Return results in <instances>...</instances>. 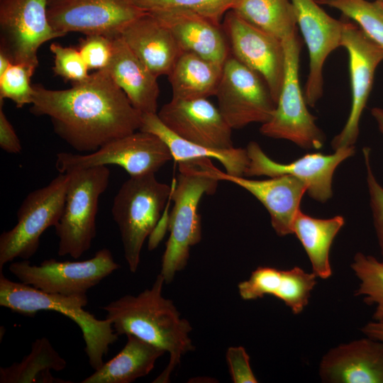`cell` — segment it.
<instances>
[{"instance_id":"25","label":"cell","mask_w":383,"mask_h":383,"mask_svg":"<svg viewBox=\"0 0 383 383\" xmlns=\"http://www.w3.org/2000/svg\"><path fill=\"white\" fill-rule=\"evenodd\" d=\"M123 348L104 362L82 383H130L148 375L165 352L139 338L128 334Z\"/></svg>"},{"instance_id":"44","label":"cell","mask_w":383,"mask_h":383,"mask_svg":"<svg viewBox=\"0 0 383 383\" xmlns=\"http://www.w3.org/2000/svg\"><path fill=\"white\" fill-rule=\"evenodd\" d=\"M61 1V0H50V4H52L55 2H57V1Z\"/></svg>"},{"instance_id":"21","label":"cell","mask_w":383,"mask_h":383,"mask_svg":"<svg viewBox=\"0 0 383 383\" xmlns=\"http://www.w3.org/2000/svg\"><path fill=\"white\" fill-rule=\"evenodd\" d=\"M148 13L170 29L182 52L194 53L221 65L231 55L222 24L185 10Z\"/></svg>"},{"instance_id":"14","label":"cell","mask_w":383,"mask_h":383,"mask_svg":"<svg viewBox=\"0 0 383 383\" xmlns=\"http://www.w3.org/2000/svg\"><path fill=\"white\" fill-rule=\"evenodd\" d=\"M231 55L265 81L277 104L284 78L282 40L242 19L233 11L222 23Z\"/></svg>"},{"instance_id":"2","label":"cell","mask_w":383,"mask_h":383,"mask_svg":"<svg viewBox=\"0 0 383 383\" xmlns=\"http://www.w3.org/2000/svg\"><path fill=\"white\" fill-rule=\"evenodd\" d=\"M163 277L137 295L126 294L101 309L118 335H133L170 354L169 363L153 382H168L182 357L194 350L190 323L162 295Z\"/></svg>"},{"instance_id":"15","label":"cell","mask_w":383,"mask_h":383,"mask_svg":"<svg viewBox=\"0 0 383 383\" xmlns=\"http://www.w3.org/2000/svg\"><path fill=\"white\" fill-rule=\"evenodd\" d=\"M132 0H61L49 5L51 26L65 35L70 32L115 38L144 14Z\"/></svg>"},{"instance_id":"4","label":"cell","mask_w":383,"mask_h":383,"mask_svg":"<svg viewBox=\"0 0 383 383\" xmlns=\"http://www.w3.org/2000/svg\"><path fill=\"white\" fill-rule=\"evenodd\" d=\"M87 303V294L45 293L25 283L13 282L0 272V306L29 317L41 310L54 311L73 321L82 333L89 364L96 370L104 365L109 345L118 335L109 319L99 320L84 309Z\"/></svg>"},{"instance_id":"10","label":"cell","mask_w":383,"mask_h":383,"mask_svg":"<svg viewBox=\"0 0 383 383\" xmlns=\"http://www.w3.org/2000/svg\"><path fill=\"white\" fill-rule=\"evenodd\" d=\"M56 157L55 167L60 173L115 165L124 169L130 177L155 173L173 159L169 148L158 136L140 130L112 140L93 152H62Z\"/></svg>"},{"instance_id":"26","label":"cell","mask_w":383,"mask_h":383,"mask_svg":"<svg viewBox=\"0 0 383 383\" xmlns=\"http://www.w3.org/2000/svg\"><path fill=\"white\" fill-rule=\"evenodd\" d=\"M223 66L192 52H183L167 75L172 98L192 100L216 96Z\"/></svg>"},{"instance_id":"34","label":"cell","mask_w":383,"mask_h":383,"mask_svg":"<svg viewBox=\"0 0 383 383\" xmlns=\"http://www.w3.org/2000/svg\"><path fill=\"white\" fill-rule=\"evenodd\" d=\"M35 69L20 63H12L0 75V100L9 99L17 108L31 104L33 87L30 79Z\"/></svg>"},{"instance_id":"16","label":"cell","mask_w":383,"mask_h":383,"mask_svg":"<svg viewBox=\"0 0 383 383\" xmlns=\"http://www.w3.org/2000/svg\"><path fill=\"white\" fill-rule=\"evenodd\" d=\"M246 150L249 163L244 177L292 175L304 183L311 198L325 203L333 196L332 180L336 168L354 155L355 147L340 148L331 155L308 153L288 164L270 158L255 141L248 143Z\"/></svg>"},{"instance_id":"9","label":"cell","mask_w":383,"mask_h":383,"mask_svg":"<svg viewBox=\"0 0 383 383\" xmlns=\"http://www.w3.org/2000/svg\"><path fill=\"white\" fill-rule=\"evenodd\" d=\"M120 268L107 248L82 261L43 260L39 265L28 260L13 262L9 270L21 282L49 294L66 296L86 294L102 279Z\"/></svg>"},{"instance_id":"39","label":"cell","mask_w":383,"mask_h":383,"mask_svg":"<svg viewBox=\"0 0 383 383\" xmlns=\"http://www.w3.org/2000/svg\"><path fill=\"white\" fill-rule=\"evenodd\" d=\"M4 100H0V147L5 152L18 154L22 150L21 141L3 109Z\"/></svg>"},{"instance_id":"6","label":"cell","mask_w":383,"mask_h":383,"mask_svg":"<svg viewBox=\"0 0 383 383\" xmlns=\"http://www.w3.org/2000/svg\"><path fill=\"white\" fill-rule=\"evenodd\" d=\"M65 202L55 226L58 238L57 254L78 259L89 250L96 237L99 200L110 178L106 166L69 170Z\"/></svg>"},{"instance_id":"23","label":"cell","mask_w":383,"mask_h":383,"mask_svg":"<svg viewBox=\"0 0 383 383\" xmlns=\"http://www.w3.org/2000/svg\"><path fill=\"white\" fill-rule=\"evenodd\" d=\"M106 70L141 113H157V77L138 58L121 35L113 39V54Z\"/></svg>"},{"instance_id":"13","label":"cell","mask_w":383,"mask_h":383,"mask_svg":"<svg viewBox=\"0 0 383 383\" xmlns=\"http://www.w3.org/2000/svg\"><path fill=\"white\" fill-rule=\"evenodd\" d=\"M50 0H0L1 45L13 63L35 69L38 50L50 40L63 35L51 26Z\"/></svg>"},{"instance_id":"22","label":"cell","mask_w":383,"mask_h":383,"mask_svg":"<svg viewBox=\"0 0 383 383\" xmlns=\"http://www.w3.org/2000/svg\"><path fill=\"white\" fill-rule=\"evenodd\" d=\"M120 35L157 77L167 76L183 53L170 29L148 12L128 24Z\"/></svg>"},{"instance_id":"8","label":"cell","mask_w":383,"mask_h":383,"mask_svg":"<svg viewBox=\"0 0 383 383\" xmlns=\"http://www.w3.org/2000/svg\"><path fill=\"white\" fill-rule=\"evenodd\" d=\"M68 180L67 173H60L23 199L17 211L16 224L0 235V272L14 259L28 260L35 254L42 234L55 227L61 218Z\"/></svg>"},{"instance_id":"17","label":"cell","mask_w":383,"mask_h":383,"mask_svg":"<svg viewBox=\"0 0 383 383\" xmlns=\"http://www.w3.org/2000/svg\"><path fill=\"white\" fill-rule=\"evenodd\" d=\"M291 1L309 55L304 95L307 105L313 107L323 94L324 63L330 54L340 47L344 20L328 15L316 0Z\"/></svg>"},{"instance_id":"28","label":"cell","mask_w":383,"mask_h":383,"mask_svg":"<svg viewBox=\"0 0 383 383\" xmlns=\"http://www.w3.org/2000/svg\"><path fill=\"white\" fill-rule=\"evenodd\" d=\"M67 362L54 349L49 340L43 337L32 343L30 353L20 362L0 368L1 383H67L55 378L51 370H64Z\"/></svg>"},{"instance_id":"24","label":"cell","mask_w":383,"mask_h":383,"mask_svg":"<svg viewBox=\"0 0 383 383\" xmlns=\"http://www.w3.org/2000/svg\"><path fill=\"white\" fill-rule=\"evenodd\" d=\"M140 131L158 136L169 148L172 158L179 162L195 159H216L221 163L227 174L243 176L249 163L246 148H211L183 139L167 128L157 113L142 114Z\"/></svg>"},{"instance_id":"20","label":"cell","mask_w":383,"mask_h":383,"mask_svg":"<svg viewBox=\"0 0 383 383\" xmlns=\"http://www.w3.org/2000/svg\"><path fill=\"white\" fill-rule=\"evenodd\" d=\"M318 374L326 383H383V343L366 336L331 348Z\"/></svg>"},{"instance_id":"29","label":"cell","mask_w":383,"mask_h":383,"mask_svg":"<svg viewBox=\"0 0 383 383\" xmlns=\"http://www.w3.org/2000/svg\"><path fill=\"white\" fill-rule=\"evenodd\" d=\"M231 11L248 23L282 40L297 30L291 0H241Z\"/></svg>"},{"instance_id":"45","label":"cell","mask_w":383,"mask_h":383,"mask_svg":"<svg viewBox=\"0 0 383 383\" xmlns=\"http://www.w3.org/2000/svg\"><path fill=\"white\" fill-rule=\"evenodd\" d=\"M382 1H383V0H382Z\"/></svg>"},{"instance_id":"41","label":"cell","mask_w":383,"mask_h":383,"mask_svg":"<svg viewBox=\"0 0 383 383\" xmlns=\"http://www.w3.org/2000/svg\"><path fill=\"white\" fill-rule=\"evenodd\" d=\"M365 336L377 340L383 343V318L369 321L361 328Z\"/></svg>"},{"instance_id":"11","label":"cell","mask_w":383,"mask_h":383,"mask_svg":"<svg viewBox=\"0 0 383 383\" xmlns=\"http://www.w3.org/2000/svg\"><path fill=\"white\" fill-rule=\"evenodd\" d=\"M218 108L232 129L267 122L276 108L263 79L232 55L226 59L216 94Z\"/></svg>"},{"instance_id":"32","label":"cell","mask_w":383,"mask_h":383,"mask_svg":"<svg viewBox=\"0 0 383 383\" xmlns=\"http://www.w3.org/2000/svg\"><path fill=\"white\" fill-rule=\"evenodd\" d=\"M316 278L313 272H307L297 266L281 270L272 296L282 301L293 313L299 314L309 303Z\"/></svg>"},{"instance_id":"3","label":"cell","mask_w":383,"mask_h":383,"mask_svg":"<svg viewBox=\"0 0 383 383\" xmlns=\"http://www.w3.org/2000/svg\"><path fill=\"white\" fill-rule=\"evenodd\" d=\"M219 180L204 165L201 159L179 162V175L170 198L173 208L168 217L170 236L162 257L160 274L170 284L188 262L190 248L201 240L199 201L213 194Z\"/></svg>"},{"instance_id":"38","label":"cell","mask_w":383,"mask_h":383,"mask_svg":"<svg viewBox=\"0 0 383 383\" xmlns=\"http://www.w3.org/2000/svg\"><path fill=\"white\" fill-rule=\"evenodd\" d=\"M226 360L234 383H257L250 365V357L243 346H232L226 351Z\"/></svg>"},{"instance_id":"7","label":"cell","mask_w":383,"mask_h":383,"mask_svg":"<svg viewBox=\"0 0 383 383\" xmlns=\"http://www.w3.org/2000/svg\"><path fill=\"white\" fill-rule=\"evenodd\" d=\"M285 55L284 78L271 118L262 124L265 136L284 139L308 150L321 149L326 140L316 123V117L307 109L299 77L302 43L296 32L282 40Z\"/></svg>"},{"instance_id":"40","label":"cell","mask_w":383,"mask_h":383,"mask_svg":"<svg viewBox=\"0 0 383 383\" xmlns=\"http://www.w3.org/2000/svg\"><path fill=\"white\" fill-rule=\"evenodd\" d=\"M163 212L162 217L160 219L148 236V248L149 250H154L160 243L168 229V217H166Z\"/></svg>"},{"instance_id":"31","label":"cell","mask_w":383,"mask_h":383,"mask_svg":"<svg viewBox=\"0 0 383 383\" xmlns=\"http://www.w3.org/2000/svg\"><path fill=\"white\" fill-rule=\"evenodd\" d=\"M351 269L360 280L355 292L357 296H363L367 305H375L373 320L383 318V262L374 256L357 252Z\"/></svg>"},{"instance_id":"36","label":"cell","mask_w":383,"mask_h":383,"mask_svg":"<svg viewBox=\"0 0 383 383\" xmlns=\"http://www.w3.org/2000/svg\"><path fill=\"white\" fill-rule=\"evenodd\" d=\"M113 39L100 34L86 35L77 48L89 70H104L113 54Z\"/></svg>"},{"instance_id":"33","label":"cell","mask_w":383,"mask_h":383,"mask_svg":"<svg viewBox=\"0 0 383 383\" xmlns=\"http://www.w3.org/2000/svg\"><path fill=\"white\" fill-rule=\"evenodd\" d=\"M241 0H132L145 12L165 10H185L196 13L213 23L221 25L226 13Z\"/></svg>"},{"instance_id":"42","label":"cell","mask_w":383,"mask_h":383,"mask_svg":"<svg viewBox=\"0 0 383 383\" xmlns=\"http://www.w3.org/2000/svg\"><path fill=\"white\" fill-rule=\"evenodd\" d=\"M13 63L7 51L0 46V75H1L7 68Z\"/></svg>"},{"instance_id":"37","label":"cell","mask_w":383,"mask_h":383,"mask_svg":"<svg viewBox=\"0 0 383 383\" xmlns=\"http://www.w3.org/2000/svg\"><path fill=\"white\" fill-rule=\"evenodd\" d=\"M366 167V181L370 196L374 227L383 262V187L377 181L371 165V150L368 147L362 150Z\"/></svg>"},{"instance_id":"43","label":"cell","mask_w":383,"mask_h":383,"mask_svg":"<svg viewBox=\"0 0 383 383\" xmlns=\"http://www.w3.org/2000/svg\"><path fill=\"white\" fill-rule=\"evenodd\" d=\"M371 113L376 121L379 130L383 135V109L374 107L371 109Z\"/></svg>"},{"instance_id":"5","label":"cell","mask_w":383,"mask_h":383,"mask_svg":"<svg viewBox=\"0 0 383 383\" xmlns=\"http://www.w3.org/2000/svg\"><path fill=\"white\" fill-rule=\"evenodd\" d=\"M172 187L159 182L155 173L130 177L116 194L111 208L117 224L124 257L130 271L140 265L145 240L161 218Z\"/></svg>"},{"instance_id":"1","label":"cell","mask_w":383,"mask_h":383,"mask_svg":"<svg viewBox=\"0 0 383 383\" xmlns=\"http://www.w3.org/2000/svg\"><path fill=\"white\" fill-rule=\"evenodd\" d=\"M33 87L30 113L48 116L55 133L79 152H93L140 128L142 114L106 70L67 89Z\"/></svg>"},{"instance_id":"19","label":"cell","mask_w":383,"mask_h":383,"mask_svg":"<svg viewBox=\"0 0 383 383\" xmlns=\"http://www.w3.org/2000/svg\"><path fill=\"white\" fill-rule=\"evenodd\" d=\"M206 169L219 181L232 182L252 194L266 208L271 224L279 236L293 234V225L307 189L304 182L289 174L254 180L232 176L216 167L209 158H202Z\"/></svg>"},{"instance_id":"30","label":"cell","mask_w":383,"mask_h":383,"mask_svg":"<svg viewBox=\"0 0 383 383\" xmlns=\"http://www.w3.org/2000/svg\"><path fill=\"white\" fill-rule=\"evenodd\" d=\"M321 6L335 9L351 19L383 48V1L316 0Z\"/></svg>"},{"instance_id":"18","label":"cell","mask_w":383,"mask_h":383,"mask_svg":"<svg viewBox=\"0 0 383 383\" xmlns=\"http://www.w3.org/2000/svg\"><path fill=\"white\" fill-rule=\"evenodd\" d=\"M162 123L179 137L203 146L233 148L232 128L218 108L207 98L172 99L157 113Z\"/></svg>"},{"instance_id":"35","label":"cell","mask_w":383,"mask_h":383,"mask_svg":"<svg viewBox=\"0 0 383 383\" xmlns=\"http://www.w3.org/2000/svg\"><path fill=\"white\" fill-rule=\"evenodd\" d=\"M50 49L54 56L52 71L55 75L72 83L89 76V70L77 48L52 43Z\"/></svg>"},{"instance_id":"12","label":"cell","mask_w":383,"mask_h":383,"mask_svg":"<svg viewBox=\"0 0 383 383\" xmlns=\"http://www.w3.org/2000/svg\"><path fill=\"white\" fill-rule=\"evenodd\" d=\"M344 19L340 47L349 57L351 107L342 131L331 142L335 150L355 146L360 118L368 101L378 65L383 61V48L368 37L353 21Z\"/></svg>"},{"instance_id":"27","label":"cell","mask_w":383,"mask_h":383,"mask_svg":"<svg viewBox=\"0 0 383 383\" xmlns=\"http://www.w3.org/2000/svg\"><path fill=\"white\" fill-rule=\"evenodd\" d=\"M345 224L341 216L318 218L297 213L293 225L295 234L303 245L317 277L326 279L332 274L330 250L333 242Z\"/></svg>"}]
</instances>
